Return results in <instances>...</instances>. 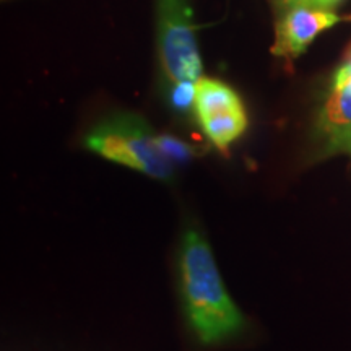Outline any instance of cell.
Listing matches in <instances>:
<instances>
[{
	"mask_svg": "<svg viewBox=\"0 0 351 351\" xmlns=\"http://www.w3.org/2000/svg\"><path fill=\"white\" fill-rule=\"evenodd\" d=\"M179 276L189 327L202 343H219L243 330L244 315L223 283L208 241L194 228L182 236Z\"/></svg>",
	"mask_w": 351,
	"mask_h": 351,
	"instance_id": "6da1fadb",
	"label": "cell"
},
{
	"mask_svg": "<svg viewBox=\"0 0 351 351\" xmlns=\"http://www.w3.org/2000/svg\"><path fill=\"white\" fill-rule=\"evenodd\" d=\"M85 145L96 155L158 181H169L176 173V165L161 150L158 135L137 116L121 114L103 122L88 135Z\"/></svg>",
	"mask_w": 351,
	"mask_h": 351,
	"instance_id": "7a4b0ae2",
	"label": "cell"
},
{
	"mask_svg": "<svg viewBox=\"0 0 351 351\" xmlns=\"http://www.w3.org/2000/svg\"><path fill=\"white\" fill-rule=\"evenodd\" d=\"M161 62L171 82H199L202 60L184 0H160Z\"/></svg>",
	"mask_w": 351,
	"mask_h": 351,
	"instance_id": "3957f363",
	"label": "cell"
},
{
	"mask_svg": "<svg viewBox=\"0 0 351 351\" xmlns=\"http://www.w3.org/2000/svg\"><path fill=\"white\" fill-rule=\"evenodd\" d=\"M345 20L327 8L295 5L276 26L275 44L271 52L285 59H295L307 49L320 33Z\"/></svg>",
	"mask_w": 351,
	"mask_h": 351,
	"instance_id": "277c9868",
	"label": "cell"
},
{
	"mask_svg": "<svg viewBox=\"0 0 351 351\" xmlns=\"http://www.w3.org/2000/svg\"><path fill=\"white\" fill-rule=\"evenodd\" d=\"M319 130L328 152H345L351 143V52L333 77L330 95L319 116Z\"/></svg>",
	"mask_w": 351,
	"mask_h": 351,
	"instance_id": "5b68a950",
	"label": "cell"
},
{
	"mask_svg": "<svg viewBox=\"0 0 351 351\" xmlns=\"http://www.w3.org/2000/svg\"><path fill=\"white\" fill-rule=\"evenodd\" d=\"M239 108H244L239 96L223 82L213 78H200L197 82L194 109L199 121Z\"/></svg>",
	"mask_w": 351,
	"mask_h": 351,
	"instance_id": "8992f818",
	"label": "cell"
},
{
	"mask_svg": "<svg viewBox=\"0 0 351 351\" xmlns=\"http://www.w3.org/2000/svg\"><path fill=\"white\" fill-rule=\"evenodd\" d=\"M199 122L210 143L217 147L219 152H228L231 143H234L244 134L245 127H247V114L244 108H239L215 114V116Z\"/></svg>",
	"mask_w": 351,
	"mask_h": 351,
	"instance_id": "52a82bcc",
	"label": "cell"
},
{
	"mask_svg": "<svg viewBox=\"0 0 351 351\" xmlns=\"http://www.w3.org/2000/svg\"><path fill=\"white\" fill-rule=\"evenodd\" d=\"M158 143H160L161 150H163L165 155L168 156L176 166L186 163V161L191 160L192 147L189 143L182 142V140L176 138L173 135H168V134H160L158 135Z\"/></svg>",
	"mask_w": 351,
	"mask_h": 351,
	"instance_id": "ba28073f",
	"label": "cell"
},
{
	"mask_svg": "<svg viewBox=\"0 0 351 351\" xmlns=\"http://www.w3.org/2000/svg\"><path fill=\"white\" fill-rule=\"evenodd\" d=\"M195 91L197 82H176L169 95V101L173 104V108L178 109V111H189L191 108H194Z\"/></svg>",
	"mask_w": 351,
	"mask_h": 351,
	"instance_id": "9c48e42d",
	"label": "cell"
},
{
	"mask_svg": "<svg viewBox=\"0 0 351 351\" xmlns=\"http://www.w3.org/2000/svg\"><path fill=\"white\" fill-rule=\"evenodd\" d=\"M339 2H340V0H306V5L327 8V10H330V8L333 5H337Z\"/></svg>",
	"mask_w": 351,
	"mask_h": 351,
	"instance_id": "30bf717a",
	"label": "cell"
},
{
	"mask_svg": "<svg viewBox=\"0 0 351 351\" xmlns=\"http://www.w3.org/2000/svg\"><path fill=\"white\" fill-rule=\"evenodd\" d=\"M283 2L291 3V5L295 7V5H301V3H306V0H283Z\"/></svg>",
	"mask_w": 351,
	"mask_h": 351,
	"instance_id": "8fae6325",
	"label": "cell"
},
{
	"mask_svg": "<svg viewBox=\"0 0 351 351\" xmlns=\"http://www.w3.org/2000/svg\"><path fill=\"white\" fill-rule=\"evenodd\" d=\"M345 152H350V153H351V143L348 145V147H346V150H345Z\"/></svg>",
	"mask_w": 351,
	"mask_h": 351,
	"instance_id": "7c38bea8",
	"label": "cell"
},
{
	"mask_svg": "<svg viewBox=\"0 0 351 351\" xmlns=\"http://www.w3.org/2000/svg\"><path fill=\"white\" fill-rule=\"evenodd\" d=\"M345 20H348V21H351V15L348 16V19H345Z\"/></svg>",
	"mask_w": 351,
	"mask_h": 351,
	"instance_id": "4fadbf2b",
	"label": "cell"
}]
</instances>
